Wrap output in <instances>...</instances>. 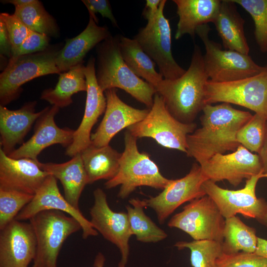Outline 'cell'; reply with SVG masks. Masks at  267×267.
Masks as SVG:
<instances>
[{
	"label": "cell",
	"instance_id": "obj_10",
	"mask_svg": "<svg viewBox=\"0 0 267 267\" xmlns=\"http://www.w3.org/2000/svg\"><path fill=\"white\" fill-rule=\"evenodd\" d=\"M263 178H267V174L263 172L254 176L246 180L243 188L238 190L223 188L210 180L205 181L203 187L225 219L240 214L267 227V202L256 194L257 183Z\"/></svg>",
	"mask_w": 267,
	"mask_h": 267
},
{
	"label": "cell",
	"instance_id": "obj_25",
	"mask_svg": "<svg viewBox=\"0 0 267 267\" xmlns=\"http://www.w3.org/2000/svg\"><path fill=\"white\" fill-rule=\"evenodd\" d=\"M38 164L42 170L60 181L65 199L73 207L79 210V198L85 186L88 184L81 153L63 163H43L38 160Z\"/></svg>",
	"mask_w": 267,
	"mask_h": 267
},
{
	"label": "cell",
	"instance_id": "obj_3",
	"mask_svg": "<svg viewBox=\"0 0 267 267\" xmlns=\"http://www.w3.org/2000/svg\"><path fill=\"white\" fill-rule=\"evenodd\" d=\"M96 52L95 75L102 90L121 89L150 109L156 90L127 65L121 54L118 37L109 36L96 46Z\"/></svg>",
	"mask_w": 267,
	"mask_h": 267
},
{
	"label": "cell",
	"instance_id": "obj_4",
	"mask_svg": "<svg viewBox=\"0 0 267 267\" xmlns=\"http://www.w3.org/2000/svg\"><path fill=\"white\" fill-rule=\"evenodd\" d=\"M137 139L128 130L126 131L125 148L120 158L118 172L104 184L106 189L120 185L118 196L121 199L127 198L139 186L163 189L171 180L161 174L148 153L139 151Z\"/></svg>",
	"mask_w": 267,
	"mask_h": 267
},
{
	"label": "cell",
	"instance_id": "obj_22",
	"mask_svg": "<svg viewBox=\"0 0 267 267\" xmlns=\"http://www.w3.org/2000/svg\"><path fill=\"white\" fill-rule=\"evenodd\" d=\"M36 101L25 103L17 110H9L0 105V149L7 155L17 144L23 142L34 123L41 116L44 109L35 111Z\"/></svg>",
	"mask_w": 267,
	"mask_h": 267
},
{
	"label": "cell",
	"instance_id": "obj_37",
	"mask_svg": "<svg viewBox=\"0 0 267 267\" xmlns=\"http://www.w3.org/2000/svg\"><path fill=\"white\" fill-rule=\"evenodd\" d=\"M216 267H267V259L255 253L239 252L222 253L217 259Z\"/></svg>",
	"mask_w": 267,
	"mask_h": 267
},
{
	"label": "cell",
	"instance_id": "obj_30",
	"mask_svg": "<svg viewBox=\"0 0 267 267\" xmlns=\"http://www.w3.org/2000/svg\"><path fill=\"white\" fill-rule=\"evenodd\" d=\"M225 219L222 253H255L258 237L256 229L246 224L236 216Z\"/></svg>",
	"mask_w": 267,
	"mask_h": 267
},
{
	"label": "cell",
	"instance_id": "obj_33",
	"mask_svg": "<svg viewBox=\"0 0 267 267\" xmlns=\"http://www.w3.org/2000/svg\"><path fill=\"white\" fill-rule=\"evenodd\" d=\"M174 246L178 250H190L192 267H216V260L222 253V243L212 240L180 241Z\"/></svg>",
	"mask_w": 267,
	"mask_h": 267
},
{
	"label": "cell",
	"instance_id": "obj_24",
	"mask_svg": "<svg viewBox=\"0 0 267 267\" xmlns=\"http://www.w3.org/2000/svg\"><path fill=\"white\" fill-rule=\"evenodd\" d=\"M178 21L175 38L178 40L188 34L194 38L198 27L215 22L219 13L220 0H174Z\"/></svg>",
	"mask_w": 267,
	"mask_h": 267
},
{
	"label": "cell",
	"instance_id": "obj_13",
	"mask_svg": "<svg viewBox=\"0 0 267 267\" xmlns=\"http://www.w3.org/2000/svg\"><path fill=\"white\" fill-rule=\"evenodd\" d=\"M207 180L200 165L194 163L186 176L171 179L160 193L144 199L145 207L155 211L159 222L162 224L183 203L206 195L203 184Z\"/></svg>",
	"mask_w": 267,
	"mask_h": 267
},
{
	"label": "cell",
	"instance_id": "obj_45",
	"mask_svg": "<svg viewBox=\"0 0 267 267\" xmlns=\"http://www.w3.org/2000/svg\"><path fill=\"white\" fill-rule=\"evenodd\" d=\"M33 0H0L2 3H11L15 7L19 6L32 2Z\"/></svg>",
	"mask_w": 267,
	"mask_h": 267
},
{
	"label": "cell",
	"instance_id": "obj_28",
	"mask_svg": "<svg viewBox=\"0 0 267 267\" xmlns=\"http://www.w3.org/2000/svg\"><path fill=\"white\" fill-rule=\"evenodd\" d=\"M85 69V66L81 63L61 73L55 87L43 90L41 99L58 108L70 105L73 102L71 97L73 94L87 91Z\"/></svg>",
	"mask_w": 267,
	"mask_h": 267
},
{
	"label": "cell",
	"instance_id": "obj_1",
	"mask_svg": "<svg viewBox=\"0 0 267 267\" xmlns=\"http://www.w3.org/2000/svg\"><path fill=\"white\" fill-rule=\"evenodd\" d=\"M202 111L201 127L187 136L186 153L200 165L217 154L235 151L240 145L237 132L253 116L227 103L206 104Z\"/></svg>",
	"mask_w": 267,
	"mask_h": 267
},
{
	"label": "cell",
	"instance_id": "obj_23",
	"mask_svg": "<svg viewBox=\"0 0 267 267\" xmlns=\"http://www.w3.org/2000/svg\"><path fill=\"white\" fill-rule=\"evenodd\" d=\"M111 34L106 26H99L89 16L86 28L77 36L67 39L56 58V65L61 73L83 63L87 54Z\"/></svg>",
	"mask_w": 267,
	"mask_h": 267
},
{
	"label": "cell",
	"instance_id": "obj_31",
	"mask_svg": "<svg viewBox=\"0 0 267 267\" xmlns=\"http://www.w3.org/2000/svg\"><path fill=\"white\" fill-rule=\"evenodd\" d=\"M133 206H126L130 228L136 239L144 243H155L167 238V233L146 215L144 201L132 198L129 201Z\"/></svg>",
	"mask_w": 267,
	"mask_h": 267
},
{
	"label": "cell",
	"instance_id": "obj_8",
	"mask_svg": "<svg viewBox=\"0 0 267 267\" xmlns=\"http://www.w3.org/2000/svg\"><path fill=\"white\" fill-rule=\"evenodd\" d=\"M196 127L194 122L186 124L176 119L167 109L163 97L156 93L146 116L127 130L137 138L150 137L164 147L186 153L187 136Z\"/></svg>",
	"mask_w": 267,
	"mask_h": 267
},
{
	"label": "cell",
	"instance_id": "obj_44",
	"mask_svg": "<svg viewBox=\"0 0 267 267\" xmlns=\"http://www.w3.org/2000/svg\"><path fill=\"white\" fill-rule=\"evenodd\" d=\"M260 158L263 172L267 174V138L260 152L258 154Z\"/></svg>",
	"mask_w": 267,
	"mask_h": 267
},
{
	"label": "cell",
	"instance_id": "obj_38",
	"mask_svg": "<svg viewBox=\"0 0 267 267\" xmlns=\"http://www.w3.org/2000/svg\"><path fill=\"white\" fill-rule=\"evenodd\" d=\"M0 19L6 26L12 44L13 56L27 37L30 29L14 13H1Z\"/></svg>",
	"mask_w": 267,
	"mask_h": 267
},
{
	"label": "cell",
	"instance_id": "obj_46",
	"mask_svg": "<svg viewBox=\"0 0 267 267\" xmlns=\"http://www.w3.org/2000/svg\"><path fill=\"white\" fill-rule=\"evenodd\" d=\"M105 258L101 253H99L96 257L93 266L94 267H103Z\"/></svg>",
	"mask_w": 267,
	"mask_h": 267
},
{
	"label": "cell",
	"instance_id": "obj_41",
	"mask_svg": "<svg viewBox=\"0 0 267 267\" xmlns=\"http://www.w3.org/2000/svg\"><path fill=\"white\" fill-rule=\"evenodd\" d=\"M0 55L11 58L12 56L11 41L3 21L0 19Z\"/></svg>",
	"mask_w": 267,
	"mask_h": 267
},
{
	"label": "cell",
	"instance_id": "obj_26",
	"mask_svg": "<svg viewBox=\"0 0 267 267\" xmlns=\"http://www.w3.org/2000/svg\"><path fill=\"white\" fill-rule=\"evenodd\" d=\"M214 24L225 49L249 54L250 48L244 28L245 20L232 0H221L219 12Z\"/></svg>",
	"mask_w": 267,
	"mask_h": 267
},
{
	"label": "cell",
	"instance_id": "obj_21",
	"mask_svg": "<svg viewBox=\"0 0 267 267\" xmlns=\"http://www.w3.org/2000/svg\"><path fill=\"white\" fill-rule=\"evenodd\" d=\"M38 161L13 159L0 149V188L35 195L50 175L40 168Z\"/></svg>",
	"mask_w": 267,
	"mask_h": 267
},
{
	"label": "cell",
	"instance_id": "obj_2",
	"mask_svg": "<svg viewBox=\"0 0 267 267\" xmlns=\"http://www.w3.org/2000/svg\"><path fill=\"white\" fill-rule=\"evenodd\" d=\"M208 79L203 55L195 45L190 66L184 74L174 80L163 79L155 89L170 113L178 121L189 124L206 105L205 85Z\"/></svg>",
	"mask_w": 267,
	"mask_h": 267
},
{
	"label": "cell",
	"instance_id": "obj_5",
	"mask_svg": "<svg viewBox=\"0 0 267 267\" xmlns=\"http://www.w3.org/2000/svg\"><path fill=\"white\" fill-rule=\"evenodd\" d=\"M60 49L58 45L49 46L43 51L10 58L0 75V105L17 99L25 83L41 76L60 74L55 62Z\"/></svg>",
	"mask_w": 267,
	"mask_h": 267
},
{
	"label": "cell",
	"instance_id": "obj_35",
	"mask_svg": "<svg viewBox=\"0 0 267 267\" xmlns=\"http://www.w3.org/2000/svg\"><path fill=\"white\" fill-rule=\"evenodd\" d=\"M34 195L0 188V230L15 220Z\"/></svg>",
	"mask_w": 267,
	"mask_h": 267
},
{
	"label": "cell",
	"instance_id": "obj_39",
	"mask_svg": "<svg viewBox=\"0 0 267 267\" xmlns=\"http://www.w3.org/2000/svg\"><path fill=\"white\" fill-rule=\"evenodd\" d=\"M49 37L31 31L22 43L16 53L12 57L32 54L43 51L50 46Z\"/></svg>",
	"mask_w": 267,
	"mask_h": 267
},
{
	"label": "cell",
	"instance_id": "obj_36",
	"mask_svg": "<svg viewBox=\"0 0 267 267\" xmlns=\"http://www.w3.org/2000/svg\"><path fill=\"white\" fill-rule=\"evenodd\" d=\"M251 16L255 40L260 50L267 52V0H232Z\"/></svg>",
	"mask_w": 267,
	"mask_h": 267
},
{
	"label": "cell",
	"instance_id": "obj_43",
	"mask_svg": "<svg viewBox=\"0 0 267 267\" xmlns=\"http://www.w3.org/2000/svg\"><path fill=\"white\" fill-rule=\"evenodd\" d=\"M267 259V240L258 237L257 246L255 252Z\"/></svg>",
	"mask_w": 267,
	"mask_h": 267
},
{
	"label": "cell",
	"instance_id": "obj_42",
	"mask_svg": "<svg viewBox=\"0 0 267 267\" xmlns=\"http://www.w3.org/2000/svg\"><path fill=\"white\" fill-rule=\"evenodd\" d=\"M162 0H147L142 15L147 21L153 19L157 15Z\"/></svg>",
	"mask_w": 267,
	"mask_h": 267
},
{
	"label": "cell",
	"instance_id": "obj_11",
	"mask_svg": "<svg viewBox=\"0 0 267 267\" xmlns=\"http://www.w3.org/2000/svg\"><path fill=\"white\" fill-rule=\"evenodd\" d=\"M166 1L161 0L156 16L147 21L134 39L155 63L164 79L174 80L180 77L186 70L177 63L172 55L170 25L164 14Z\"/></svg>",
	"mask_w": 267,
	"mask_h": 267
},
{
	"label": "cell",
	"instance_id": "obj_19",
	"mask_svg": "<svg viewBox=\"0 0 267 267\" xmlns=\"http://www.w3.org/2000/svg\"><path fill=\"white\" fill-rule=\"evenodd\" d=\"M106 107L103 118L96 131L91 134V145L97 147L108 145L120 131L142 121L150 109H139L124 102L115 89L105 90Z\"/></svg>",
	"mask_w": 267,
	"mask_h": 267
},
{
	"label": "cell",
	"instance_id": "obj_18",
	"mask_svg": "<svg viewBox=\"0 0 267 267\" xmlns=\"http://www.w3.org/2000/svg\"><path fill=\"white\" fill-rule=\"evenodd\" d=\"M59 108L52 105L44 109L37 119L34 133L26 142L8 156L13 159L30 158L37 160L39 154L45 148L55 144L67 147L72 143L75 130L60 128L55 124L54 117Z\"/></svg>",
	"mask_w": 267,
	"mask_h": 267
},
{
	"label": "cell",
	"instance_id": "obj_34",
	"mask_svg": "<svg viewBox=\"0 0 267 267\" xmlns=\"http://www.w3.org/2000/svg\"><path fill=\"white\" fill-rule=\"evenodd\" d=\"M267 138V120L255 114L237 132L240 145L250 151L259 154Z\"/></svg>",
	"mask_w": 267,
	"mask_h": 267
},
{
	"label": "cell",
	"instance_id": "obj_7",
	"mask_svg": "<svg viewBox=\"0 0 267 267\" xmlns=\"http://www.w3.org/2000/svg\"><path fill=\"white\" fill-rule=\"evenodd\" d=\"M211 30L209 26L205 24L196 30V34L205 46L204 68L210 81L233 82L255 76L263 70L264 66L256 64L249 54L222 49L219 43L210 39Z\"/></svg>",
	"mask_w": 267,
	"mask_h": 267
},
{
	"label": "cell",
	"instance_id": "obj_16",
	"mask_svg": "<svg viewBox=\"0 0 267 267\" xmlns=\"http://www.w3.org/2000/svg\"><path fill=\"white\" fill-rule=\"evenodd\" d=\"M87 98L83 118L73 135L71 144L67 147L65 154L73 157L91 144V131L99 117L105 112L106 98L99 86L95 75V58L89 59L85 66Z\"/></svg>",
	"mask_w": 267,
	"mask_h": 267
},
{
	"label": "cell",
	"instance_id": "obj_27",
	"mask_svg": "<svg viewBox=\"0 0 267 267\" xmlns=\"http://www.w3.org/2000/svg\"><path fill=\"white\" fill-rule=\"evenodd\" d=\"M80 153L88 184L99 179L110 180L118 173L122 153L109 145L97 147L91 144Z\"/></svg>",
	"mask_w": 267,
	"mask_h": 267
},
{
	"label": "cell",
	"instance_id": "obj_12",
	"mask_svg": "<svg viewBox=\"0 0 267 267\" xmlns=\"http://www.w3.org/2000/svg\"><path fill=\"white\" fill-rule=\"evenodd\" d=\"M225 219L207 195L194 199L169 221L168 226L179 229L195 240L222 243Z\"/></svg>",
	"mask_w": 267,
	"mask_h": 267
},
{
	"label": "cell",
	"instance_id": "obj_40",
	"mask_svg": "<svg viewBox=\"0 0 267 267\" xmlns=\"http://www.w3.org/2000/svg\"><path fill=\"white\" fill-rule=\"evenodd\" d=\"M87 8L89 16H91L98 24V20L95 15L99 13L103 17L107 18L111 21L112 25L119 27L117 20L114 17L111 9L110 2L107 0H82Z\"/></svg>",
	"mask_w": 267,
	"mask_h": 267
},
{
	"label": "cell",
	"instance_id": "obj_20",
	"mask_svg": "<svg viewBox=\"0 0 267 267\" xmlns=\"http://www.w3.org/2000/svg\"><path fill=\"white\" fill-rule=\"evenodd\" d=\"M50 210L63 212L75 219L81 226L83 238L98 234L90 222L83 216L80 209L73 207L61 194L56 178L51 175L47 177L31 201L19 212L15 220H30L41 211Z\"/></svg>",
	"mask_w": 267,
	"mask_h": 267
},
{
	"label": "cell",
	"instance_id": "obj_9",
	"mask_svg": "<svg viewBox=\"0 0 267 267\" xmlns=\"http://www.w3.org/2000/svg\"><path fill=\"white\" fill-rule=\"evenodd\" d=\"M206 104H233L251 110L267 120V64L259 74L227 83L207 81Z\"/></svg>",
	"mask_w": 267,
	"mask_h": 267
},
{
	"label": "cell",
	"instance_id": "obj_15",
	"mask_svg": "<svg viewBox=\"0 0 267 267\" xmlns=\"http://www.w3.org/2000/svg\"><path fill=\"white\" fill-rule=\"evenodd\" d=\"M93 196L94 204L90 210L92 226L118 248L121 255L118 267H126L130 254L129 240L133 235L128 214L112 210L102 189L96 188Z\"/></svg>",
	"mask_w": 267,
	"mask_h": 267
},
{
	"label": "cell",
	"instance_id": "obj_29",
	"mask_svg": "<svg viewBox=\"0 0 267 267\" xmlns=\"http://www.w3.org/2000/svg\"><path fill=\"white\" fill-rule=\"evenodd\" d=\"M118 37L121 54L127 65L137 76L144 79L155 89L163 79L155 69V63L134 39Z\"/></svg>",
	"mask_w": 267,
	"mask_h": 267
},
{
	"label": "cell",
	"instance_id": "obj_17",
	"mask_svg": "<svg viewBox=\"0 0 267 267\" xmlns=\"http://www.w3.org/2000/svg\"><path fill=\"white\" fill-rule=\"evenodd\" d=\"M36 251V238L30 223L14 220L0 230V267H28Z\"/></svg>",
	"mask_w": 267,
	"mask_h": 267
},
{
	"label": "cell",
	"instance_id": "obj_6",
	"mask_svg": "<svg viewBox=\"0 0 267 267\" xmlns=\"http://www.w3.org/2000/svg\"><path fill=\"white\" fill-rule=\"evenodd\" d=\"M29 220L37 240L32 267H56L63 242L71 234L82 229L80 223L63 212L55 210L41 211Z\"/></svg>",
	"mask_w": 267,
	"mask_h": 267
},
{
	"label": "cell",
	"instance_id": "obj_32",
	"mask_svg": "<svg viewBox=\"0 0 267 267\" xmlns=\"http://www.w3.org/2000/svg\"><path fill=\"white\" fill-rule=\"evenodd\" d=\"M14 14L31 31L48 37H57L59 29L55 19L38 0L15 7Z\"/></svg>",
	"mask_w": 267,
	"mask_h": 267
},
{
	"label": "cell",
	"instance_id": "obj_14",
	"mask_svg": "<svg viewBox=\"0 0 267 267\" xmlns=\"http://www.w3.org/2000/svg\"><path fill=\"white\" fill-rule=\"evenodd\" d=\"M200 166L208 180L215 182L226 180L234 187L244 179L263 172L259 155L241 145L231 153L213 156Z\"/></svg>",
	"mask_w": 267,
	"mask_h": 267
}]
</instances>
